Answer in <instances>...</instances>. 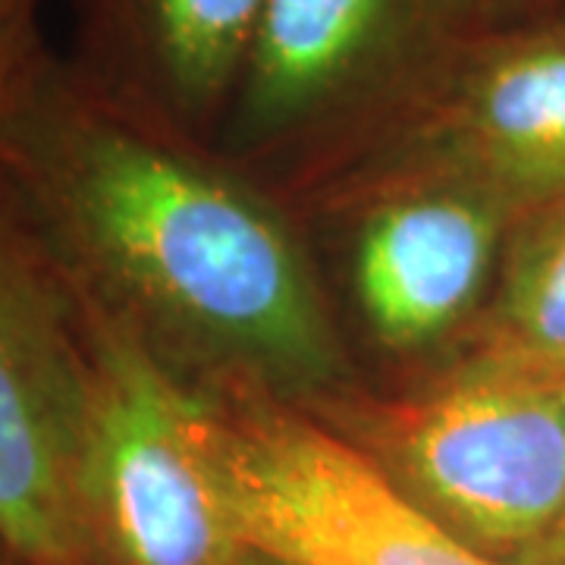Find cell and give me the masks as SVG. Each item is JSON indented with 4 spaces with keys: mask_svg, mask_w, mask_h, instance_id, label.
I'll return each mask as SVG.
<instances>
[{
    "mask_svg": "<svg viewBox=\"0 0 565 565\" xmlns=\"http://www.w3.org/2000/svg\"><path fill=\"white\" fill-rule=\"evenodd\" d=\"M0 167L88 302L189 384L255 390L308 412L352 393L299 239L204 148L57 61L0 126Z\"/></svg>",
    "mask_w": 565,
    "mask_h": 565,
    "instance_id": "obj_1",
    "label": "cell"
},
{
    "mask_svg": "<svg viewBox=\"0 0 565 565\" xmlns=\"http://www.w3.org/2000/svg\"><path fill=\"white\" fill-rule=\"evenodd\" d=\"M493 25L487 0H267L217 148L330 180Z\"/></svg>",
    "mask_w": 565,
    "mask_h": 565,
    "instance_id": "obj_2",
    "label": "cell"
},
{
    "mask_svg": "<svg viewBox=\"0 0 565 565\" xmlns=\"http://www.w3.org/2000/svg\"><path fill=\"white\" fill-rule=\"evenodd\" d=\"M315 415H333L412 503L493 563L519 565L563 505V377L471 352L403 399L349 393Z\"/></svg>",
    "mask_w": 565,
    "mask_h": 565,
    "instance_id": "obj_3",
    "label": "cell"
},
{
    "mask_svg": "<svg viewBox=\"0 0 565 565\" xmlns=\"http://www.w3.org/2000/svg\"><path fill=\"white\" fill-rule=\"evenodd\" d=\"M195 430L252 550L289 565H503L456 541L302 405L199 386Z\"/></svg>",
    "mask_w": 565,
    "mask_h": 565,
    "instance_id": "obj_4",
    "label": "cell"
},
{
    "mask_svg": "<svg viewBox=\"0 0 565 565\" xmlns=\"http://www.w3.org/2000/svg\"><path fill=\"white\" fill-rule=\"evenodd\" d=\"M92 305L0 167V546L88 565L79 468L92 412Z\"/></svg>",
    "mask_w": 565,
    "mask_h": 565,
    "instance_id": "obj_5",
    "label": "cell"
},
{
    "mask_svg": "<svg viewBox=\"0 0 565 565\" xmlns=\"http://www.w3.org/2000/svg\"><path fill=\"white\" fill-rule=\"evenodd\" d=\"M92 345L79 468L88 565H233L245 541L199 444V386L95 305Z\"/></svg>",
    "mask_w": 565,
    "mask_h": 565,
    "instance_id": "obj_6",
    "label": "cell"
},
{
    "mask_svg": "<svg viewBox=\"0 0 565 565\" xmlns=\"http://www.w3.org/2000/svg\"><path fill=\"white\" fill-rule=\"evenodd\" d=\"M330 180L345 199L386 182H465L515 214L563 195L565 20L493 25L465 41L418 102Z\"/></svg>",
    "mask_w": 565,
    "mask_h": 565,
    "instance_id": "obj_7",
    "label": "cell"
},
{
    "mask_svg": "<svg viewBox=\"0 0 565 565\" xmlns=\"http://www.w3.org/2000/svg\"><path fill=\"white\" fill-rule=\"evenodd\" d=\"M349 199L367 202L352 286L377 343L422 352L478 323L519 217L500 195L465 182L408 180Z\"/></svg>",
    "mask_w": 565,
    "mask_h": 565,
    "instance_id": "obj_8",
    "label": "cell"
},
{
    "mask_svg": "<svg viewBox=\"0 0 565 565\" xmlns=\"http://www.w3.org/2000/svg\"><path fill=\"white\" fill-rule=\"evenodd\" d=\"M267 0H76L70 70L104 98L204 148L217 141Z\"/></svg>",
    "mask_w": 565,
    "mask_h": 565,
    "instance_id": "obj_9",
    "label": "cell"
},
{
    "mask_svg": "<svg viewBox=\"0 0 565 565\" xmlns=\"http://www.w3.org/2000/svg\"><path fill=\"white\" fill-rule=\"evenodd\" d=\"M475 327V352L565 381V192L512 221Z\"/></svg>",
    "mask_w": 565,
    "mask_h": 565,
    "instance_id": "obj_10",
    "label": "cell"
},
{
    "mask_svg": "<svg viewBox=\"0 0 565 565\" xmlns=\"http://www.w3.org/2000/svg\"><path fill=\"white\" fill-rule=\"evenodd\" d=\"M44 0H0V126L35 98L57 57L41 35Z\"/></svg>",
    "mask_w": 565,
    "mask_h": 565,
    "instance_id": "obj_11",
    "label": "cell"
},
{
    "mask_svg": "<svg viewBox=\"0 0 565 565\" xmlns=\"http://www.w3.org/2000/svg\"><path fill=\"white\" fill-rule=\"evenodd\" d=\"M519 565H565V497L553 525L546 527L544 537L519 559Z\"/></svg>",
    "mask_w": 565,
    "mask_h": 565,
    "instance_id": "obj_12",
    "label": "cell"
},
{
    "mask_svg": "<svg viewBox=\"0 0 565 565\" xmlns=\"http://www.w3.org/2000/svg\"><path fill=\"white\" fill-rule=\"evenodd\" d=\"M546 0H487V10L497 25H515V17H525L531 10H537Z\"/></svg>",
    "mask_w": 565,
    "mask_h": 565,
    "instance_id": "obj_13",
    "label": "cell"
},
{
    "mask_svg": "<svg viewBox=\"0 0 565 565\" xmlns=\"http://www.w3.org/2000/svg\"><path fill=\"white\" fill-rule=\"evenodd\" d=\"M233 565H289V563H282V559H277V556H267V553H262V550L245 546L243 553H239V559H236Z\"/></svg>",
    "mask_w": 565,
    "mask_h": 565,
    "instance_id": "obj_14",
    "label": "cell"
},
{
    "mask_svg": "<svg viewBox=\"0 0 565 565\" xmlns=\"http://www.w3.org/2000/svg\"><path fill=\"white\" fill-rule=\"evenodd\" d=\"M0 565H41V563H29V559H20V556L7 553V550L0 546Z\"/></svg>",
    "mask_w": 565,
    "mask_h": 565,
    "instance_id": "obj_15",
    "label": "cell"
}]
</instances>
